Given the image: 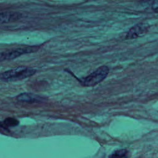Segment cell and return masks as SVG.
Masks as SVG:
<instances>
[{"instance_id": "4", "label": "cell", "mask_w": 158, "mask_h": 158, "mask_svg": "<svg viewBox=\"0 0 158 158\" xmlns=\"http://www.w3.org/2000/svg\"><path fill=\"white\" fill-rule=\"evenodd\" d=\"M17 99L21 102H37L44 100V98L38 95L29 93H23L17 96Z\"/></svg>"}, {"instance_id": "8", "label": "cell", "mask_w": 158, "mask_h": 158, "mask_svg": "<svg viewBox=\"0 0 158 158\" xmlns=\"http://www.w3.org/2000/svg\"><path fill=\"white\" fill-rule=\"evenodd\" d=\"M158 1L157 0H154L152 4V9L155 12H157V6H158Z\"/></svg>"}, {"instance_id": "5", "label": "cell", "mask_w": 158, "mask_h": 158, "mask_svg": "<svg viewBox=\"0 0 158 158\" xmlns=\"http://www.w3.org/2000/svg\"><path fill=\"white\" fill-rule=\"evenodd\" d=\"M21 15L17 12H5L0 13V24L9 23L19 19Z\"/></svg>"}, {"instance_id": "2", "label": "cell", "mask_w": 158, "mask_h": 158, "mask_svg": "<svg viewBox=\"0 0 158 158\" xmlns=\"http://www.w3.org/2000/svg\"><path fill=\"white\" fill-rule=\"evenodd\" d=\"M108 73L109 68L106 65H102L80 80V83L85 86H94L102 81Z\"/></svg>"}, {"instance_id": "3", "label": "cell", "mask_w": 158, "mask_h": 158, "mask_svg": "<svg viewBox=\"0 0 158 158\" xmlns=\"http://www.w3.org/2000/svg\"><path fill=\"white\" fill-rule=\"evenodd\" d=\"M147 31L146 27L143 23H138L131 27L130 30L127 32L125 36V39L131 40L135 39L143 34Z\"/></svg>"}, {"instance_id": "1", "label": "cell", "mask_w": 158, "mask_h": 158, "mask_svg": "<svg viewBox=\"0 0 158 158\" xmlns=\"http://www.w3.org/2000/svg\"><path fill=\"white\" fill-rule=\"evenodd\" d=\"M36 70L27 67H18L0 73V80L4 81H15L25 79L32 76Z\"/></svg>"}, {"instance_id": "7", "label": "cell", "mask_w": 158, "mask_h": 158, "mask_svg": "<svg viewBox=\"0 0 158 158\" xmlns=\"http://www.w3.org/2000/svg\"><path fill=\"white\" fill-rule=\"evenodd\" d=\"M127 153V151L126 149H119L117 150L115 152H114L112 154H111L109 158H122Z\"/></svg>"}, {"instance_id": "9", "label": "cell", "mask_w": 158, "mask_h": 158, "mask_svg": "<svg viewBox=\"0 0 158 158\" xmlns=\"http://www.w3.org/2000/svg\"><path fill=\"white\" fill-rule=\"evenodd\" d=\"M6 60L5 52H0V62Z\"/></svg>"}, {"instance_id": "6", "label": "cell", "mask_w": 158, "mask_h": 158, "mask_svg": "<svg viewBox=\"0 0 158 158\" xmlns=\"http://www.w3.org/2000/svg\"><path fill=\"white\" fill-rule=\"evenodd\" d=\"M19 124V122L17 119L12 117L7 118L4 121V125L7 127H15V126H17Z\"/></svg>"}]
</instances>
